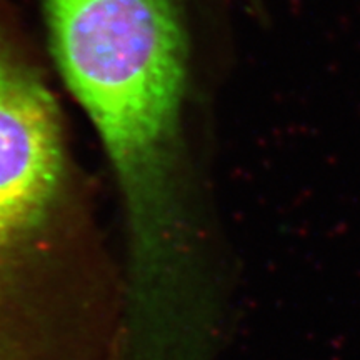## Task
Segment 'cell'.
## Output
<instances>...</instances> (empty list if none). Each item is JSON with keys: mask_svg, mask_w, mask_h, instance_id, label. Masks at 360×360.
<instances>
[{"mask_svg": "<svg viewBox=\"0 0 360 360\" xmlns=\"http://www.w3.org/2000/svg\"><path fill=\"white\" fill-rule=\"evenodd\" d=\"M49 53L114 179L130 314L180 326L207 305V229L192 146L187 0H40Z\"/></svg>", "mask_w": 360, "mask_h": 360, "instance_id": "cell-1", "label": "cell"}, {"mask_svg": "<svg viewBox=\"0 0 360 360\" xmlns=\"http://www.w3.org/2000/svg\"><path fill=\"white\" fill-rule=\"evenodd\" d=\"M102 242L42 57L0 0V314L64 287Z\"/></svg>", "mask_w": 360, "mask_h": 360, "instance_id": "cell-2", "label": "cell"}]
</instances>
